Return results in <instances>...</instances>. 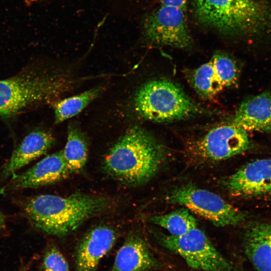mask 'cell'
<instances>
[{
    "label": "cell",
    "instance_id": "obj_1",
    "mask_svg": "<svg viewBox=\"0 0 271 271\" xmlns=\"http://www.w3.org/2000/svg\"><path fill=\"white\" fill-rule=\"evenodd\" d=\"M192 10L199 23L225 35L271 34V0H193Z\"/></svg>",
    "mask_w": 271,
    "mask_h": 271
},
{
    "label": "cell",
    "instance_id": "obj_2",
    "mask_svg": "<svg viewBox=\"0 0 271 271\" xmlns=\"http://www.w3.org/2000/svg\"><path fill=\"white\" fill-rule=\"evenodd\" d=\"M77 80L40 65H31L0 80V117H10L30 108L54 103Z\"/></svg>",
    "mask_w": 271,
    "mask_h": 271
},
{
    "label": "cell",
    "instance_id": "obj_3",
    "mask_svg": "<svg viewBox=\"0 0 271 271\" xmlns=\"http://www.w3.org/2000/svg\"><path fill=\"white\" fill-rule=\"evenodd\" d=\"M108 205L105 197L85 194L64 197L43 194L27 201L24 211L37 228L51 235L64 236L104 210Z\"/></svg>",
    "mask_w": 271,
    "mask_h": 271
},
{
    "label": "cell",
    "instance_id": "obj_4",
    "mask_svg": "<svg viewBox=\"0 0 271 271\" xmlns=\"http://www.w3.org/2000/svg\"><path fill=\"white\" fill-rule=\"evenodd\" d=\"M165 156L164 150L145 129H128L110 149L104 166L115 179L128 185L150 180L157 172Z\"/></svg>",
    "mask_w": 271,
    "mask_h": 271
},
{
    "label": "cell",
    "instance_id": "obj_5",
    "mask_svg": "<svg viewBox=\"0 0 271 271\" xmlns=\"http://www.w3.org/2000/svg\"><path fill=\"white\" fill-rule=\"evenodd\" d=\"M134 104L140 115L157 122L181 119L199 111L179 86L165 79L149 81L142 86L135 94Z\"/></svg>",
    "mask_w": 271,
    "mask_h": 271
},
{
    "label": "cell",
    "instance_id": "obj_6",
    "mask_svg": "<svg viewBox=\"0 0 271 271\" xmlns=\"http://www.w3.org/2000/svg\"><path fill=\"white\" fill-rule=\"evenodd\" d=\"M171 204L184 206L217 226L242 223L246 214L210 191L187 185L173 190L167 197Z\"/></svg>",
    "mask_w": 271,
    "mask_h": 271
},
{
    "label": "cell",
    "instance_id": "obj_7",
    "mask_svg": "<svg viewBox=\"0 0 271 271\" xmlns=\"http://www.w3.org/2000/svg\"><path fill=\"white\" fill-rule=\"evenodd\" d=\"M162 244L182 256L190 267L203 271H233L232 264L197 227L178 236L164 235Z\"/></svg>",
    "mask_w": 271,
    "mask_h": 271
},
{
    "label": "cell",
    "instance_id": "obj_8",
    "mask_svg": "<svg viewBox=\"0 0 271 271\" xmlns=\"http://www.w3.org/2000/svg\"><path fill=\"white\" fill-rule=\"evenodd\" d=\"M145 39L157 45L188 49L193 44L186 10L161 5L146 17L143 25Z\"/></svg>",
    "mask_w": 271,
    "mask_h": 271
},
{
    "label": "cell",
    "instance_id": "obj_9",
    "mask_svg": "<svg viewBox=\"0 0 271 271\" xmlns=\"http://www.w3.org/2000/svg\"><path fill=\"white\" fill-rule=\"evenodd\" d=\"M251 145L247 131L230 122L210 130L198 141L196 150L204 160L217 161L240 154Z\"/></svg>",
    "mask_w": 271,
    "mask_h": 271
},
{
    "label": "cell",
    "instance_id": "obj_10",
    "mask_svg": "<svg viewBox=\"0 0 271 271\" xmlns=\"http://www.w3.org/2000/svg\"><path fill=\"white\" fill-rule=\"evenodd\" d=\"M233 195L245 198L271 197V158L256 160L243 166L225 181Z\"/></svg>",
    "mask_w": 271,
    "mask_h": 271
},
{
    "label": "cell",
    "instance_id": "obj_11",
    "mask_svg": "<svg viewBox=\"0 0 271 271\" xmlns=\"http://www.w3.org/2000/svg\"><path fill=\"white\" fill-rule=\"evenodd\" d=\"M70 174L61 150L47 156L26 172L14 176L5 189L18 190L50 185Z\"/></svg>",
    "mask_w": 271,
    "mask_h": 271
},
{
    "label": "cell",
    "instance_id": "obj_12",
    "mask_svg": "<svg viewBox=\"0 0 271 271\" xmlns=\"http://www.w3.org/2000/svg\"><path fill=\"white\" fill-rule=\"evenodd\" d=\"M116 237L114 230L107 226L89 230L77 247L75 271H96L101 259L113 246Z\"/></svg>",
    "mask_w": 271,
    "mask_h": 271
},
{
    "label": "cell",
    "instance_id": "obj_13",
    "mask_svg": "<svg viewBox=\"0 0 271 271\" xmlns=\"http://www.w3.org/2000/svg\"><path fill=\"white\" fill-rule=\"evenodd\" d=\"M230 123L246 131L271 132V91H264L243 101Z\"/></svg>",
    "mask_w": 271,
    "mask_h": 271
},
{
    "label": "cell",
    "instance_id": "obj_14",
    "mask_svg": "<svg viewBox=\"0 0 271 271\" xmlns=\"http://www.w3.org/2000/svg\"><path fill=\"white\" fill-rule=\"evenodd\" d=\"M54 142L52 133L45 130H35L28 134L5 167L3 177L14 175L16 171L46 152Z\"/></svg>",
    "mask_w": 271,
    "mask_h": 271
},
{
    "label": "cell",
    "instance_id": "obj_15",
    "mask_svg": "<svg viewBox=\"0 0 271 271\" xmlns=\"http://www.w3.org/2000/svg\"><path fill=\"white\" fill-rule=\"evenodd\" d=\"M157 266V260L145 241L132 234L117 252L110 271H148Z\"/></svg>",
    "mask_w": 271,
    "mask_h": 271
},
{
    "label": "cell",
    "instance_id": "obj_16",
    "mask_svg": "<svg viewBox=\"0 0 271 271\" xmlns=\"http://www.w3.org/2000/svg\"><path fill=\"white\" fill-rule=\"evenodd\" d=\"M244 248L257 271H271V222L249 225L244 234Z\"/></svg>",
    "mask_w": 271,
    "mask_h": 271
},
{
    "label": "cell",
    "instance_id": "obj_17",
    "mask_svg": "<svg viewBox=\"0 0 271 271\" xmlns=\"http://www.w3.org/2000/svg\"><path fill=\"white\" fill-rule=\"evenodd\" d=\"M104 89L103 86H97L78 94L56 100L52 104L55 123H60L79 113Z\"/></svg>",
    "mask_w": 271,
    "mask_h": 271
},
{
    "label": "cell",
    "instance_id": "obj_18",
    "mask_svg": "<svg viewBox=\"0 0 271 271\" xmlns=\"http://www.w3.org/2000/svg\"><path fill=\"white\" fill-rule=\"evenodd\" d=\"M62 151L71 173L78 172L83 168L87 160V144L83 133L76 124L69 125L67 142Z\"/></svg>",
    "mask_w": 271,
    "mask_h": 271
},
{
    "label": "cell",
    "instance_id": "obj_19",
    "mask_svg": "<svg viewBox=\"0 0 271 271\" xmlns=\"http://www.w3.org/2000/svg\"><path fill=\"white\" fill-rule=\"evenodd\" d=\"M150 221L167 229L171 235H182L197 226L196 219L185 208L151 217Z\"/></svg>",
    "mask_w": 271,
    "mask_h": 271
},
{
    "label": "cell",
    "instance_id": "obj_20",
    "mask_svg": "<svg viewBox=\"0 0 271 271\" xmlns=\"http://www.w3.org/2000/svg\"><path fill=\"white\" fill-rule=\"evenodd\" d=\"M190 79L197 92L204 97H213L224 88L215 74L211 60L194 70Z\"/></svg>",
    "mask_w": 271,
    "mask_h": 271
},
{
    "label": "cell",
    "instance_id": "obj_21",
    "mask_svg": "<svg viewBox=\"0 0 271 271\" xmlns=\"http://www.w3.org/2000/svg\"><path fill=\"white\" fill-rule=\"evenodd\" d=\"M210 60L215 74L224 88L237 82L239 70L236 61L232 57L225 53L216 52Z\"/></svg>",
    "mask_w": 271,
    "mask_h": 271
},
{
    "label": "cell",
    "instance_id": "obj_22",
    "mask_svg": "<svg viewBox=\"0 0 271 271\" xmlns=\"http://www.w3.org/2000/svg\"><path fill=\"white\" fill-rule=\"evenodd\" d=\"M43 265L45 271H69L66 259L55 247H51L47 250Z\"/></svg>",
    "mask_w": 271,
    "mask_h": 271
},
{
    "label": "cell",
    "instance_id": "obj_23",
    "mask_svg": "<svg viewBox=\"0 0 271 271\" xmlns=\"http://www.w3.org/2000/svg\"><path fill=\"white\" fill-rule=\"evenodd\" d=\"M161 5L177 7L186 10L187 0H159Z\"/></svg>",
    "mask_w": 271,
    "mask_h": 271
},
{
    "label": "cell",
    "instance_id": "obj_24",
    "mask_svg": "<svg viewBox=\"0 0 271 271\" xmlns=\"http://www.w3.org/2000/svg\"><path fill=\"white\" fill-rule=\"evenodd\" d=\"M5 226V219L3 214L0 212V231L2 230Z\"/></svg>",
    "mask_w": 271,
    "mask_h": 271
}]
</instances>
